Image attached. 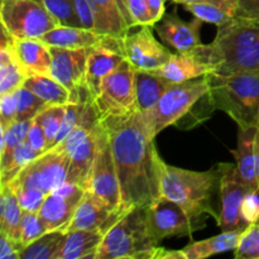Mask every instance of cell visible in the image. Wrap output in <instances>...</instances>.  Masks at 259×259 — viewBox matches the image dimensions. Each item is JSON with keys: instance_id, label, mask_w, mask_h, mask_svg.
Returning <instances> with one entry per match:
<instances>
[{"instance_id": "obj_1", "label": "cell", "mask_w": 259, "mask_h": 259, "mask_svg": "<svg viewBox=\"0 0 259 259\" xmlns=\"http://www.w3.org/2000/svg\"><path fill=\"white\" fill-rule=\"evenodd\" d=\"M100 120V119H99ZM110 142L120 184L121 207L129 211L161 197L163 161L141 111L101 119Z\"/></svg>"}, {"instance_id": "obj_2", "label": "cell", "mask_w": 259, "mask_h": 259, "mask_svg": "<svg viewBox=\"0 0 259 259\" xmlns=\"http://www.w3.org/2000/svg\"><path fill=\"white\" fill-rule=\"evenodd\" d=\"M191 55L220 75L259 71V20L232 18L218 27L211 43L201 45Z\"/></svg>"}, {"instance_id": "obj_3", "label": "cell", "mask_w": 259, "mask_h": 259, "mask_svg": "<svg viewBox=\"0 0 259 259\" xmlns=\"http://www.w3.org/2000/svg\"><path fill=\"white\" fill-rule=\"evenodd\" d=\"M217 109L210 99V86L206 76L174 83L163 94L158 103L143 111L149 133L156 138L163 129L176 125L189 129L210 118Z\"/></svg>"}, {"instance_id": "obj_4", "label": "cell", "mask_w": 259, "mask_h": 259, "mask_svg": "<svg viewBox=\"0 0 259 259\" xmlns=\"http://www.w3.org/2000/svg\"><path fill=\"white\" fill-rule=\"evenodd\" d=\"M219 164L207 171H190L163 162L161 196L179 204L194 217L219 218Z\"/></svg>"}, {"instance_id": "obj_5", "label": "cell", "mask_w": 259, "mask_h": 259, "mask_svg": "<svg viewBox=\"0 0 259 259\" xmlns=\"http://www.w3.org/2000/svg\"><path fill=\"white\" fill-rule=\"evenodd\" d=\"M210 99L217 110L224 111L240 129L258 126L259 71L206 75Z\"/></svg>"}, {"instance_id": "obj_6", "label": "cell", "mask_w": 259, "mask_h": 259, "mask_svg": "<svg viewBox=\"0 0 259 259\" xmlns=\"http://www.w3.org/2000/svg\"><path fill=\"white\" fill-rule=\"evenodd\" d=\"M146 212L147 206L126 211L104 234L95 259H163L166 248L149 235Z\"/></svg>"}, {"instance_id": "obj_7", "label": "cell", "mask_w": 259, "mask_h": 259, "mask_svg": "<svg viewBox=\"0 0 259 259\" xmlns=\"http://www.w3.org/2000/svg\"><path fill=\"white\" fill-rule=\"evenodd\" d=\"M100 131L101 123L96 114L93 99H90L77 126L61 143L53 147L62 149L70 156L67 181L85 190L88 189L89 179L95 161Z\"/></svg>"}, {"instance_id": "obj_8", "label": "cell", "mask_w": 259, "mask_h": 259, "mask_svg": "<svg viewBox=\"0 0 259 259\" xmlns=\"http://www.w3.org/2000/svg\"><path fill=\"white\" fill-rule=\"evenodd\" d=\"M136 68L128 60L109 73L93 98L98 118L120 116L138 111L136 96Z\"/></svg>"}, {"instance_id": "obj_9", "label": "cell", "mask_w": 259, "mask_h": 259, "mask_svg": "<svg viewBox=\"0 0 259 259\" xmlns=\"http://www.w3.org/2000/svg\"><path fill=\"white\" fill-rule=\"evenodd\" d=\"M0 20L13 38H40L58 23L38 0H2Z\"/></svg>"}, {"instance_id": "obj_10", "label": "cell", "mask_w": 259, "mask_h": 259, "mask_svg": "<svg viewBox=\"0 0 259 259\" xmlns=\"http://www.w3.org/2000/svg\"><path fill=\"white\" fill-rule=\"evenodd\" d=\"M147 228L152 239L158 244L176 235H189L206 227L204 217H194L179 204L161 196L147 206Z\"/></svg>"}, {"instance_id": "obj_11", "label": "cell", "mask_w": 259, "mask_h": 259, "mask_svg": "<svg viewBox=\"0 0 259 259\" xmlns=\"http://www.w3.org/2000/svg\"><path fill=\"white\" fill-rule=\"evenodd\" d=\"M220 168L219 218L217 223L222 232L245 230L249 225L242 217V206L252 190L243 180L237 164L218 163Z\"/></svg>"}, {"instance_id": "obj_12", "label": "cell", "mask_w": 259, "mask_h": 259, "mask_svg": "<svg viewBox=\"0 0 259 259\" xmlns=\"http://www.w3.org/2000/svg\"><path fill=\"white\" fill-rule=\"evenodd\" d=\"M68 168L70 156L62 149L52 148L27 164L9 185L32 187L50 195L67 181Z\"/></svg>"}, {"instance_id": "obj_13", "label": "cell", "mask_w": 259, "mask_h": 259, "mask_svg": "<svg viewBox=\"0 0 259 259\" xmlns=\"http://www.w3.org/2000/svg\"><path fill=\"white\" fill-rule=\"evenodd\" d=\"M86 190L103 199L118 211L125 212L121 207L120 184H119L118 172H116L115 162L111 153L110 142H109L108 133L104 129L103 124H101V131L99 134L95 161H94Z\"/></svg>"}, {"instance_id": "obj_14", "label": "cell", "mask_w": 259, "mask_h": 259, "mask_svg": "<svg viewBox=\"0 0 259 259\" xmlns=\"http://www.w3.org/2000/svg\"><path fill=\"white\" fill-rule=\"evenodd\" d=\"M91 48L68 50V48L51 47L52 66L51 76L72 94V103L91 99V94L86 88V63Z\"/></svg>"}, {"instance_id": "obj_15", "label": "cell", "mask_w": 259, "mask_h": 259, "mask_svg": "<svg viewBox=\"0 0 259 259\" xmlns=\"http://www.w3.org/2000/svg\"><path fill=\"white\" fill-rule=\"evenodd\" d=\"M153 25H143L121 38L126 60L137 71H154L171 57L172 51L153 35Z\"/></svg>"}, {"instance_id": "obj_16", "label": "cell", "mask_w": 259, "mask_h": 259, "mask_svg": "<svg viewBox=\"0 0 259 259\" xmlns=\"http://www.w3.org/2000/svg\"><path fill=\"white\" fill-rule=\"evenodd\" d=\"M202 20L194 18L190 22L182 19L175 9L164 13L162 19L153 25L162 42L179 53H191L202 45L200 39Z\"/></svg>"}, {"instance_id": "obj_17", "label": "cell", "mask_w": 259, "mask_h": 259, "mask_svg": "<svg viewBox=\"0 0 259 259\" xmlns=\"http://www.w3.org/2000/svg\"><path fill=\"white\" fill-rule=\"evenodd\" d=\"M121 38L108 37L103 43L91 48L86 63V88L95 96L104 78L125 61Z\"/></svg>"}, {"instance_id": "obj_18", "label": "cell", "mask_w": 259, "mask_h": 259, "mask_svg": "<svg viewBox=\"0 0 259 259\" xmlns=\"http://www.w3.org/2000/svg\"><path fill=\"white\" fill-rule=\"evenodd\" d=\"M125 212L111 207L95 194L86 190L66 232L93 230L105 234Z\"/></svg>"}, {"instance_id": "obj_19", "label": "cell", "mask_w": 259, "mask_h": 259, "mask_svg": "<svg viewBox=\"0 0 259 259\" xmlns=\"http://www.w3.org/2000/svg\"><path fill=\"white\" fill-rule=\"evenodd\" d=\"M85 191L86 190L82 187H77L71 194L51 192L47 195L42 207L38 211L47 232L61 230L66 233Z\"/></svg>"}, {"instance_id": "obj_20", "label": "cell", "mask_w": 259, "mask_h": 259, "mask_svg": "<svg viewBox=\"0 0 259 259\" xmlns=\"http://www.w3.org/2000/svg\"><path fill=\"white\" fill-rule=\"evenodd\" d=\"M238 171L252 191L259 192V128L250 126L238 132L237 149H232Z\"/></svg>"}, {"instance_id": "obj_21", "label": "cell", "mask_w": 259, "mask_h": 259, "mask_svg": "<svg viewBox=\"0 0 259 259\" xmlns=\"http://www.w3.org/2000/svg\"><path fill=\"white\" fill-rule=\"evenodd\" d=\"M13 50L27 77L32 75H51V47L38 38H14Z\"/></svg>"}, {"instance_id": "obj_22", "label": "cell", "mask_w": 259, "mask_h": 259, "mask_svg": "<svg viewBox=\"0 0 259 259\" xmlns=\"http://www.w3.org/2000/svg\"><path fill=\"white\" fill-rule=\"evenodd\" d=\"M212 67L202 62L191 53H172L164 65L157 70L151 71L172 83H181L185 81L202 77L212 72Z\"/></svg>"}, {"instance_id": "obj_23", "label": "cell", "mask_w": 259, "mask_h": 259, "mask_svg": "<svg viewBox=\"0 0 259 259\" xmlns=\"http://www.w3.org/2000/svg\"><path fill=\"white\" fill-rule=\"evenodd\" d=\"M108 35L100 34L91 29L81 27L57 25L46 33L40 40L50 47L68 48V50H85L94 48L103 43Z\"/></svg>"}, {"instance_id": "obj_24", "label": "cell", "mask_w": 259, "mask_h": 259, "mask_svg": "<svg viewBox=\"0 0 259 259\" xmlns=\"http://www.w3.org/2000/svg\"><path fill=\"white\" fill-rule=\"evenodd\" d=\"M95 18L94 30L100 34L123 38L131 28L121 13L119 0H90Z\"/></svg>"}, {"instance_id": "obj_25", "label": "cell", "mask_w": 259, "mask_h": 259, "mask_svg": "<svg viewBox=\"0 0 259 259\" xmlns=\"http://www.w3.org/2000/svg\"><path fill=\"white\" fill-rule=\"evenodd\" d=\"M3 37L0 46V94L14 93L24 85L27 75L20 67L14 50L13 39L14 38L2 28Z\"/></svg>"}, {"instance_id": "obj_26", "label": "cell", "mask_w": 259, "mask_h": 259, "mask_svg": "<svg viewBox=\"0 0 259 259\" xmlns=\"http://www.w3.org/2000/svg\"><path fill=\"white\" fill-rule=\"evenodd\" d=\"M104 234L93 230L66 232L58 259H95Z\"/></svg>"}, {"instance_id": "obj_27", "label": "cell", "mask_w": 259, "mask_h": 259, "mask_svg": "<svg viewBox=\"0 0 259 259\" xmlns=\"http://www.w3.org/2000/svg\"><path fill=\"white\" fill-rule=\"evenodd\" d=\"M22 215L23 209L12 186L9 184L0 185V234L7 235L20 249H23L20 245Z\"/></svg>"}, {"instance_id": "obj_28", "label": "cell", "mask_w": 259, "mask_h": 259, "mask_svg": "<svg viewBox=\"0 0 259 259\" xmlns=\"http://www.w3.org/2000/svg\"><path fill=\"white\" fill-rule=\"evenodd\" d=\"M244 230H234V232H222L219 235L207 238V239L191 242L186 247L182 248L185 259H204L219 253L235 250L240 237Z\"/></svg>"}, {"instance_id": "obj_29", "label": "cell", "mask_w": 259, "mask_h": 259, "mask_svg": "<svg viewBox=\"0 0 259 259\" xmlns=\"http://www.w3.org/2000/svg\"><path fill=\"white\" fill-rule=\"evenodd\" d=\"M172 85L174 83L151 71H136V96L138 111L143 113L153 108Z\"/></svg>"}, {"instance_id": "obj_30", "label": "cell", "mask_w": 259, "mask_h": 259, "mask_svg": "<svg viewBox=\"0 0 259 259\" xmlns=\"http://www.w3.org/2000/svg\"><path fill=\"white\" fill-rule=\"evenodd\" d=\"M24 88L34 93L47 104L67 105L72 103V94L51 75H32L24 81Z\"/></svg>"}, {"instance_id": "obj_31", "label": "cell", "mask_w": 259, "mask_h": 259, "mask_svg": "<svg viewBox=\"0 0 259 259\" xmlns=\"http://www.w3.org/2000/svg\"><path fill=\"white\" fill-rule=\"evenodd\" d=\"M65 232H47L24 247L20 252V259H58V253L65 240Z\"/></svg>"}, {"instance_id": "obj_32", "label": "cell", "mask_w": 259, "mask_h": 259, "mask_svg": "<svg viewBox=\"0 0 259 259\" xmlns=\"http://www.w3.org/2000/svg\"><path fill=\"white\" fill-rule=\"evenodd\" d=\"M40 154L43 153L35 151L27 141L15 147L9 158L5 159L4 162H0V185L10 184L27 164H29Z\"/></svg>"}, {"instance_id": "obj_33", "label": "cell", "mask_w": 259, "mask_h": 259, "mask_svg": "<svg viewBox=\"0 0 259 259\" xmlns=\"http://www.w3.org/2000/svg\"><path fill=\"white\" fill-rule=\"evenodd\" d=\"M66 108H67V105L52 104V105L46 106L34 118V120H37L45 131L48 151L55 147L56 139H57L58 133L61 131L63 118H65Z\"/></svg>"}, {"instance_id": "obj_34", "label": "cell", "mask_w": 259, "mask_h": 259, "mask_svg": "<svg viewBox=\"0 0 259 259\" xmlns=\"http://www.w3.org/2000/svg\"><path fill=\"white\" fill-rule=\"evenodd\" d=\"M32 120L27 121H14L8 128H2V148H0V162H4L9 158L10 154L15 149V147L25 142L29 132Z\"/></svg>"}, {"instance_id": "obj_35", "label": "cell", "mask_w": 259, "mask_h": 259, "mask_svg": "<svg viewBox=\"0 0 259 259\" xmlns=\"http://www.w3.org/2000/svg\"><path fill=\"white\" fill-rule=\"evenodd\" d=\"M17 94V121L33 120L46 106L47 104L42 99L38 98L34 93L28 90L27 88L22 86L15 91Z\"/></svg>"}, {"instance_id": "obj_36", "label": "cell", "mask_w": 259, "mask_h": 259, "mask_svg": "<svg viewBox=\"0 0 259 259\" xmlns=\"http://www.w3.org/2000/svg\"><path fill=\"white\" fill-rule=\"evenodd\" d=\"M55 18L58 25L81 27L75 7V0H38Z\"/></svg>"}, {"instance_id": "obj_37", "label": "cell", "mask_w": 259, "mask_h": 259, "mask_svg": "<svg viewBox=\"0 0 259 259\" xmlns=\"http://www.w3.org/2000/svg\"><path fill=\"white\" fill-rule=\"evenodd\" d=\"M184 7L195 18H199L202 22L211 23V24H215L217 27L229 22L232 18H234L224 8L211 4V3H194V4H186Z\"/></svg>"}, {"instance_id": "obj_38", "label": "cell", "mask_w": 259, "mask_h": 259, "mask_svg": "<svg viewBox=\"0 0 259 259\" xmlns=\"http://www.w3.org/2000/svg\"><path fill=\"white\" fill-rule=\"evenodd\" d=\"M47 233V229L43 225L38 212L23 210L22 222H20V245L22 248L27 247L35 239L42 237Z\"/></svg>"}, {"instance_id": "obj_39", "label": "cell", "mask_w": 259, "mask_h": 259, "mask_svg": "<svg viewBox=\"0 0 259 259\" xmlns=\"http://www.w3.org/2000/svg\"><path fill=\"white\" fill-rule=\"evenodd\" d=\"M234 257L237 259H259V227L255 223L243 232L235 248Z\"/></svg>"}, {"instance_id": "obj_40", "label": "cell", "mask_w": 259, "mask_h": 259, "mask_svg": "<svg viewBox=\"0 0 259 259\" xmlns=\"http://www.w3.org/2000/svg\"><path fill=\"white\" fill-rule=\"evenodd\" d=\"M10 186H12V185H10ZM12 189L14 190L22 209L27 210V211H39L43 202H45L46 197H47V195L43 194L42 191H39V190L37 189H32V187L12 186Z\"/></svg>"}, {"instance_id": "obj_41", "label": "cell", "mask_w": 259, "mask_h": 259, "mask_svg": "<svg viewBox=\"0 0 259 259\" xmlns=\"http://www.w3.org/2000/svg\"><path fill=\"white\" fill-rule=\"evenodd\" d=\"M17 94H0V126L8 128L17 121Z\"/></svg>"}, {"instance_id": "obj_42", "label": "cell", "mask_w": 259, "mask_h": 259, "mask_svg": "<svg viewBox=\"0 0 259 259\" xmlns=\"http://www.w3.org/2000/svg\"><path fill=\"white\" fill-rule=\"evenodd\" d=\"M128 10L132 20V28L153 25L147 0H128Z\"/></svg>"}, {"instance_id": "obj_43", "label": "cell", "mask_w": 259, "mask_h": 259, "mask_svg": "<svg viewBox=\"0 0 259 259\" xmlns=\"http://www.w3.org/2000/svg\"><path fill=\"white\" fill-rule=\"evenodd\" d=\"M242 217L248 225L254 224L259 219V192L250 191L242 206Z\"/></svg>"}, {"instance_id": "obj_44", "label": "cell", "mask_w": 259, "mask_h": 259, "mask_svg": "<svg viewBox=\"0 0 259 259\" xmlns=\"http://www.w3.org/2000/svg\"><path fill=\"white\" fill-rule=\"evenodd\" d=\"M25 141L35 149V151L40 152V153H45L47 152V138H46V133L43 131V128L40 126V124L37 120L33 119L32 124H30L29 132H28V136Z\"/></svg>"}, {"instance_id": "obj_45", "label": "cell", "mask_w": 259, "mask_h": 259, "mask_svg": "<svg viewBox=\"0 0 259 259\" xmlns=\"http://www.w3.org/2000/svg\"><path fill=\"white\" fill-rule=\"evenodd\" d=\"M75 7L77 17L80 19L81 28L94 30V28H95V18H94L90 0H75Z\"/></svg>"}, {"instance_id": "obj_46", "label": "cell", "mask_w": 259, "mask_h": 259, "mask_svg": "<svg viewBox=\"0 0 259 259\" xmlns=\"http://www.w3.org/2000/svg\"><path fill=\"white\" fill-rule=\"evenodd\" d=\"M235 18L259 20V0H237Z\"/></svg>"}, {"instance_id": "obj_47", "label": "cell", "mask_w": 259, "mask_h": 259, "mask_svg": "<svg viewBox=\"0 0 259 259\" xmlns=\"http://www.w3.org/2000/svg\"><path fill=\"white\" fill-rule=\"evenodd\" d=\"M20 247L4 234H0V259H20Z\"/></svg>"}, {"instance_id": "obj_48", "label": "cell", "mask_w": 259, "mask_h": 259, "mask_svg": "<svg viewBox=\"0 0 259 259\" xmlns=\"http://www.w3.org/2000/svg\"><path fill=\"white\" fill-rule=\"evenodd\" d=\"M176 4H194V3H211V4L219 5L224 8L225 10L230 13L235 18V12H237V0H171Z\"/></svg>"}, {"instance_id": "obj_49", "label": "cell", "mask_w": 259, "mask_h": 259, "mask_svg": "<svg viewBox=\"0 0 259 259\" xmlns=\"http://www.w3.org/2000/svg\"><path fill=\"white\" fill-rule=\"evenodd\" d=\"M147 2H148L149 13H151L152 22H153L154 25L164 15V10H166L164 5H166L167 0H147Z\"/></svg>"}, {"instance_id": "obj_50", "label": "cell", "mask_w": 259, "mask_h": 259, "mask_svg": "<svg viewBox=\"0 0 259 259\" xmlns=\"http://www.w3.org/2000/svg\"><path fill=\"white\" fill-rule=\"evenodd\" d=\"M119 5H120L121 13H123L124 18L126 20V24L128 27L132 29V20H131V15H129V10H128V0H119Z\"/></svg>"}, {"instance_id": "obj_51", "label": "cell", "mask_w": 259, "mask_h": 259, "mask_svg": "<svg viewBox=\"0 0 259 259\" xmlns=\"http://www.w3.org/2000/svg\"><path fill=\"white\" fill-rule=\"evenodd\" d=\"M255 224H257V225H258V227H259V219L257 220V223H255Z\"/></svg>"}, {"instance_id": "obj_52", "label": "cell", "mask_w": 259, "mask_h": 259, "mask_svg": "<svg viewBox=\"0 0 259 259\" xmlns=\"http://www.w3.org/2000/svg\"><path fill=\"white\" fill-rule=\"evenodd\" d=\"M258 128H259V118H258Z\"/></svg>"}]
</instances>
